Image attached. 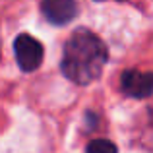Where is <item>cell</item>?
Returning <instances> with one entry per match:
<instances>
[{
  "instance_id": "obj_4",
  "label": "cell",
  "mask_w": 153,
  "mask_h": 153,
  "mask_svg": "<svg viewBox=\"0 0 153 153\" xmlns=\"http://www.w3.org/2000/svg\"><path fill=\"white\" fill-rule=\"evenodd\" d=\"M41 14L52 25H68L79 16V4L76 0H43Z\"/></svg>"
},
{
  "instance_id": "obj_5",
  "label": "cell",
  "mask_w": 153,
  "mask_h": 153,
  "mask_svg": "<svg viewBox=\"0 0 153 153\" xmlns=\"http://www.w3.org/2000/svg\"><path fill=\"white\" fill-rule=\"evenodd\" d=\"M85 153H118V147H116L114 142L107 138H95L87 143Z\"/></svg>"
},
{
  "instance_id": "obj_3",
  "label": "cell",
  "mask_w": 153,
  "mask_h": 153,
  "mask_svg": "<svg viewBox=\"0 0 153 153\" xmlns=\"http://www.w3.org/2000/svg\"><path fill=\"white\" fill-rule=\"evenodd\" d=\"M120 89L126 97L147 99L153 95V72L124 70L120 76Z\"/></svg>"
},
{
  "instance_id": "obj_1",
  "label": "cell",
  "mask_w": 153,
  "mask_h": 153,
  "mask_svg": "<svg viewBox=\"0 0 153 153\" xmlns=\"http://www.w3.org/2000/svg\"><path fill=\"white\" fill-rule=\"evenodd\" d=\"M108 62V47L95 31L78 27L62 49L60 72L76 85H89L101 78Z\"/></svg>"
},
{
  "instance_id": "obj_2",
  "label": "cell",
  "mask_w": 153,
  "mask_h": 153,
  "mask_svg": "<svg viewBox=\"0 0 153 153\" xmlns=\"http://www.w3.org/2000/svg\"><path fill=\"white\" fill-rule=\"evenodd\" d=\"M14 54L22 72H35L43 64L45 49H43V43L37 41L33 35L19 33L14 39Z\"/></svg>"
}]
</instances>
